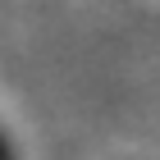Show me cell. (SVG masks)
<instances>
[{"label":"cell","instance_id":"cell-1","mask_svg":"<svg viewBox=\"0 0 160 160\" xmlns=\"http://www.w3.org/2000/svg\"><path fill=\"white\" fill-rule=\"evenodd\" d=\"M0 160H14V151H9V142H5V133H0Z\"/></svg>","mask_w":160,"mask_h":160}]
</instances>
